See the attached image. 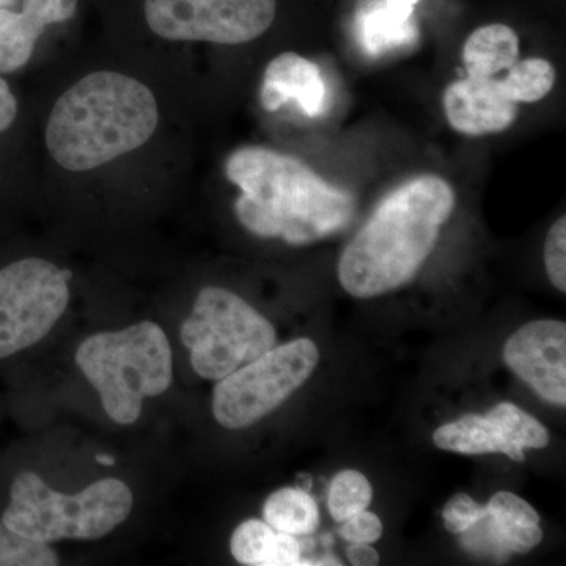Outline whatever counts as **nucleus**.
Masks as SVG:
<instances>
[{
	"mask_svg": "<svg viewBox=\"0 0 566 566\" xmlns=\"http://www.w3.org/2000/svg\"><path fill=\"white\" fill-rule=\"evenodd\" d=\"M226 175L241 191L234 214L255 237L312 244L344 230L356 214L352 192L273 148H238L227 158Z\"/></svg>",
	"mask_w": 566,
	"mask_h": 566,
	"instance_id": "1",
	"label": "nucleus"
},
{
	"mask_svg": "<svg viewBox=\"0 0 566 566\" xmlns=\"http://www.w3.org/2000/svg\"><path fill=\"white\" fill-rule=\"evenodd\" d=\"M455 200L452 186L438 175H420L394 189L342 253V286L367 300L412 281L433 252Z\"/></svg>",
	"mask_w": 566,
	"mask_h": 566,
	"instance_id": "2",
	"label": "nucleus"
},
{
	"mask_svg": "<svg viewBox=\"0 0 566 566\" xmlns=\"http://www.w3.org/2000/svg\"><path fill=\"white\" fill-rule=\"evenodd\" d=\"M158 122V103L147 85L114 71H96L54 104L46 147L63 169L87 172L140 148Z\"/></svg>",
	"mask_w": 566,
	"mask_h": 566,
	"instance_id": "3",
	"label": "nucleus"
},
{
	"mask_svg": "<svg viewBox=\"0 0 566 566\" xmlns=\"http://www.w3.org/2000/svg\"><path fill=\"white\" fill-rule=\"evenodd\" d=\"M76 364L118 424L137 422L145 398L158 397L172 385V348L163 327L153 322L85 338Z\"/></svg>",
	"mask_w": 566,
	"mask_h": 566,
	"instance_id": "4",
	"label": "nucleus"
},
{
	"mask_svg": "<svg viewBox=\"0 0 566 566\" xmlns=\"http://www.w3.org/2000/svg\"><path fill=\"white\" fill-rule=\"evenodd\" d=\"M0 513L10 531L35 543L96 539L132 515L133 493L125 482L103 479L77 494L52 490L36 472H17Z\"/></svg>",
	"mask_w": 566,
	"mask_h": 566,
	"instance_id": "5",
	"label": "nucleus"
},
{
	"mask_svg": "<svg viewBox=\"0 0 566 566\" xmlns=\"http://www.w3.org/2000/svg\"><path fill=\"white\" fill-rule=\"evenodd\" d=\"M180 335L193 370L208 381L226 378L277 342L273 324L243 297L219 286L200 290Z\"/></svg>",
	"mask_w": 566,
	"mask_h": 566,
	"instance_id": "6",
	"label": "nucleus"
},
{
	"mask_svg": "<svg viewBox=\"0 0 566 566\" xmlns=\"http://www.w3.org/2000/svg\"><path fill=\"white\" fill-rule=\"evenodd\" d=\"M318 346L297 338L273 346L251 363L219 379L212 392V415L229 430H243L271 415L314 374Z\"/></svg>",
	"mask_w": 566,
	"mask_h": 566,
	"instance_id": "7",
	"label": "nucleus"
},
{
	"mask_svg": "<svg viewBox=\"0 0 566 566\" xmlns=\"http://www.w3.org/2000/svg\"><path fill=\"white\" fill-rule=\"evenodd\" d=\"M69 270L39 256L0 266V360L39 345L70 303Z\"/></svg>",
	"mask_w": 566,
	"mask_h": 566,
	"instance_id": "8",
	"label": "nucleus"
},
{
	"mask_svg": "<svg viewBox=\"0 0 566 566\" xmlns=\"http://www.w3.org/2000/svg\"><path fill=\"white\" fill-rule=\"evenodd\" d=\"M144 10L164 40L244 44L273 25L277 0H145Z\"/></svg>",
	"mask_w": 566,
	"mask_h": 566,
	"instance_id": "9",
	"label": "nucleus"
},
{
	"mask_svg": "<svg viewBox=\"0 0 566 566\" xmlns=\"http://www.w3.org/2000/svg\"><path fill=\"white\" fill-rule=\"evenodd\" d=\"M504 359L543 400L566 405V324L536 319L506 340Z\"/></svg>",
	"mask_w": 566,
	"mask_h": 566,
	"instance_id": "10",
	"label": "nucleus"
},
{
	"mask_svg": "<svg viewBox=\"0 0 566 566\" xmlns=\"http://www.w3.org/2000/svg\"><path fill=\"white\" fill-rule=\"evenodd\" d=\"M447 122L465 136L505 132L515 123L517 104L510 102L495 77H471L450 84L444 92Z\"/></svg>",
	"mask_w": 566,
	"mask_h": 566,
	"instance_id": "11",
	"label": "nucleus"
},
{
	"mask_svg": "<svg viewBox=\"0 0 566 566\" xmlns=\"http://www.w3.org/2000/svg\"><path fill=\"white\" fill-rule=\"evenodd\" d=\"M77 0H22L21 11L0 9V74L21 70L50 25L70 21Z\"/></svg>",
	"mask_w": 566,
	"mask_h": 566,
	"instance_id": "12",
	"label": "nucleus"
},
{
	"mask_svg": "<svg viewBox=\"0 0 566 566\" xmlns=\"http://www.w3.org/2000/svg\"><path fill=\"white\" fill-rule=\"evenodd\" d=\"M326 95L319 66L296 52H283L264 70L260 102L268 112L294 103L307 117L315 118L326 107Z\"/></svg>",
	"mask_w": 566,
	"mask_h": 566,
	"instance_id": "13",
	"label": "nucleus"
},
{
	"mask_svg": "<svg viewBox=\"0 0 566 566\" xmlns=\"http://www.w3.org/2000/svg\"><path fill=\"white\" fill-rule=\"evenodd\" d=\"M230 551L243 565H301V545L296 536L275 531L260 520L244 521L237 527L230 539Z\"/></svg>",
	"mask_w": 566,
	"mask_h": 566,
	"instance_id": "14",
	"label": "nucleus"
},
{
	"mask_svg": "<svg viewBox=\"0 0 566 566\" xmlns=\"http://www.w3.org/2000/svg\"><path fill=\"white\" fill-rule=\"evenodd\" d=\"M488 523L505 553L524 554L543 539L534 506L513 493L494 494L486 505Z\"/></svg>",
	"mask_w": 566,
	"mask_h": 566,
	"instance_id": "15",
	"label": "nucleus"
},
{
	"mask_svg": "<svg viewBox=\"0 0 566 566\" xmlns=\"http://www.w3.org/2000/svg\"><path fill=\"white\" fill-rule=\"evenodd\" d=\"M434 444L449 452L464 455L505 453L515 461H524L520 447L506 441L504 434L486 416L468 415L455 422L442 424L433 434Z\"/></svg>",
	"mask_w": 566,
	"mask_h": 566,
	"instance_id": "16",
	"label": "nucleus"
},
{
	"mask_svg": "<svg viewBox=\"0 0 566 566\" xmlns=\"http://www.w3.org/2000/svg\"><path fill=\"white\" fill-rule=\"evenodd\" d=\"M520 59V39L505 24H488L465 40L463 62L468 76L495 77Z\"/></svg>",
	"mask_w": 566,
	"mask_h": 566,
	"instance_id": "17",
	"label": "nucleus"
},
{
	"mask_svg": "<svg viewBox=\"0 0 566 566\" xmlns=\"http://www.w3.org/2000/svg\"><path fill=\"white\" fill-rule=\"evenodd\" d=\"M415 14L386 6H375L359 18V41L364 51L371 57H381L401 48H408L419 39Z\"/></svg>",
	"mask_w": 566,
	"mask_h": 566,
	"instance_id": "18",
	"label": "nucleus"
},
{
	"mask_svg": "<svg viewBox=\"0 0 566 566\" xmlns=\"http://www.w3.org/2000/svg\"><path fill=\"white\" fill-rule=\"evenodd\" d=\"M264 523L294 536L314 534L319 524L318 505L300 488H282L266 499Z\"/></svg>",
	"mask_w": 566,
	"mask_h": 566,
	"instance_id": "19",
	"label": "nucleus"
},
{
	"mask_svg": "<svg viewBox=\"0 0 566 566\" xmlns=\"http://www.w3.org/2000/svg\"><path fill=\"white\" fill-rule=\"evenodd\" d=\"M510 102L532 104L542 102L556 84V69L545 59H524L506 70V76L497 80Z\"/></svg>",
	"mask_w": 566,
	"mask_h": 566,
	"instance_id": "20",
	"label": "nucleus"
},
{
	"mask_svg": "<svg viewBox=\"0 0 566 566\" xmlns=\"http://www.w3.org/2000/svg\"><path fill=\"white\" fill-rule=\"evenodd\" d=\"M506 441L523 449H543L549 444V431L535 417L512 403H501L486 415Z\"/></svg>",
	"mask_w": 566,
	"mask_h": 566,
	"instance_id": "21",
	"label": "nucleus"
},
{
	"mask_svg": "<svg viewBox=\"0 0 566 566\" xmlns=\"http://www.w3.org/2000/svg\"><path fill=\"white\" fill-rule=\"evenodd\" d=\"M374 497V488L368 482L367 476L357 471H342L334 476L329 488L331 516L337 523H344L349 516L367 510Z\"/></svg>",
	"mask_w": 566,
	"mask_h": 566,
	"instance_id": "22",
	"label": "nucleus"
},
{
	"mask_svg": "<svg viewBox=\"0 0 566 566\" xmlns=\"http://www.w3.org/2000/svg\"><path fill=\"white\" fill-rule=\"evenodd\" d=\"M59 557L51 545L14 534L0 520V566H54Z\"/></svg>",
	"mask_w": 566,
	"mask_h": 566,
	"instance_id": "23",
	"label": "nucleus"
},
{
	"mask_svg": "<svg viewBox=\"0 0 566 566\" xmlns=\"http://www.w3.org/2000/svg\"><path fill=\"white\" fill-rule=\"evenodd\" d=\"M546 273L562 293L566 292V219L560 218L551 227L545 243Z\"/></svg>",
	"mask_w": 566,
	"mask_h": 566,
	"instance_id": "24",
	"label": "nucleus"
},
{
	"mask_svg": "<svg viewBox=\"0 0 566 566\" xmlns=\"http://www.w3.org/2000/svg\"><path fill=\"white\" fill-rule=\"evenodd\" d=\"M486 515V506L476 504L471 495L464 493L453 495L442 510L446 528L452 534H464Z\"/></svg>",
	"mask_w": 566,
	"mask_h": 566,
	"instance_id": "25",
	"label": "nucleus"
},
{
	"mask_svg": "<svg viewBox=\"0 0 566 566\" xmlns=\"http://www.w3.org/2000/svg\"><path fill=\"white\" fill-rule=\"evenodd\" d=\"M338 534L344 536L346 542L371 545L376 539L381 538V520H379L375 513L363 510V512L356 513V515L345 520L340 528H338Z\"/></svg>",
	"mask_w": 566,
	"mask_h": 566,
	"instance_id": "26",
	"label": "nucleus"
},
{
	"mask_svg": "<svg viewBox=\"0 0 566 566\" xmlns=\"http://www.w3.org/2000/svg\"><path fill=\"white\" fill-rule=\"evenodd\" d=\"M18 115L17 96L11 92L10 85L0 76V133H6L13 125Z\"/></svg>",
	"mask_w": 566,
	"mask_h": 566,
	"instance_id": "27",
	"label": "nucleus"
},
{
	"mask_svg": "<svg viewBox=\"0 0 566 566\" xmlns=\"http://www.w3.org/2000/svg\"><path fill=\"white\" fill-rule=\"evenodd\" d=\"M348 558L356 566H375L379 564V554L370 545L353 543L348 549Z\"/></svg>",
	"mask_w": 566,
	"mask_h": 566,
	"instance_id": "28",
	"label": "nucleus"
},
{
	"mask_svg": "<svg viewBox=\"0 0 566 566\" xmlns=\"http://www.w3.org/2000/svg\"><path fill=\"white\" fill-rule=\"evenodd\" d=\"M419 2L420 0H385L386 6L392 7V9L406 14H415L417 3Z\"/></svg>",
	"mask_w": 566,
	"mask_h": 566,
	"instance_id": "29",
	"label": "nucleus"
},
{
	"mask_svg": "<svg viewBox=\"0 0 566 566\" xmlns=\"http://www.w3.org/2000/svg\"><path fill=\"white\" fill-rule=\"evenodd\" d=\"M96 461H98L99 464H104V465H114L115 464L114 458H112L109 455H96Z\"/></svg>",
	"mask_w": 566,
	"mask_h": 566,
	"instance_id": "30",
	"label": "nucleus"
}]
</instances>
